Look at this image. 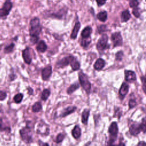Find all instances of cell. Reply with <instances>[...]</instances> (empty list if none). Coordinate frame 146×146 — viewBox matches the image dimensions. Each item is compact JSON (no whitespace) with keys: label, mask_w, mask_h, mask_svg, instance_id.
Masks as SVG:
<instances>
[{"label":"cell","mask_w":146,"mask_h":146,"mask_svg":"<svg viewBox=\"0 0 146 146\" xmlns=\"http://www.w3.org/2000/svg\"><path fill=\"white\" fill-rule=\"evenodd\" d=\"M32 122L27 121L26 122V127H23L19 131V134L22 140L26 143H30L33 141L32 137Z\"/></svg>","instance_id":"6da1fadb"},{"label":"cell","mask_w":146,"mask_h":146,"mask_svg":"<svg viewBox=\"0 0 146 146\" xmlns=\"http://www.w3.org/2000/svg\"><path fill=\"white\" fill-rule=\"evenodd\" d=\"M30 25V28L29 30L30 36L39 37V35L42 31V26L40 24L39 19L37 17H34L31 20Z\"/></svg>","instance_id":"7a4b0ae2"},{"label":"cell","mask_w":146,"mask_h":146,"mask_svg":"<svg viewBox=\"0 0 146 146\" xmlns=\"http://www.w3.org/2000/svg\"><path fill=\"white\" fill-rule=\"evenodd\" d=\"M13 8V2L11 0H5L0 8V19L5 20L9 15Z\"/></svg>","instance_id":"3957f363"},{"label":"cell","mask_w":146,"mask_h":146,"mask_svg":"<svg viewBox=\"0 0 146 146\" xmlns=\"http://www.w3.org/2000/svg\"><path fill=\"white\" fill-rule=\"evenodd\" d=\"M79 80L80 84L82 88L85 90L86 93L88 95L90 93L91 91V85L88 80V79L87 76V75L83 73L82 71H80L79 72Z\"/></svg>","instance_id":"277c9868"},{"label":"cell","mask_w":146,"mask_h":146,"mask_svg":"<svg viewBox=\"0 0 146 146\" xmlns=\"http://www.w3.org/2000/svg\"><path fill=\"white\" fill-rule=\"evenodd\" d=\"M108 132L110 135L109 139L115 141L119 133V128L116 121H112L110 124L108 129Z\"/></svg>","instance_id":"5b68a950"},{"label":"cell","mask_w":146,"mask_h":146,"mask_svg":"<svg viewBox=\"0 0 146 146\" xmlns=\"http://www.w3.org/2000/svg\"><path fill=\"white\" fill-rule=\"evenodd\" d=\"M108 37L107 34H103L99 38L96 44V48L99 51H103L107 48L108 46Z\"/></svg>","instance_id":"8992f818"},{"label":"cell","mask_w":146,"mask_h":146,"mask_svg":"<svg viewBox=\"0 0 146 146\" xmlns=\"http://www.w3.org/2000/svg\"><path fill=\"white\" fill-rule=\"evenodd\" d=\"M111 38L114 47L122 46L123 39L120 32H116L113 33L111 35Z\"/></svg>","instance_id":"52a82bcc"},{"label":"cell","mask_w":146,"mask_h":146,"mask_svg":"<svg viewBox=\"0 0 146 146\" xmlns=\"http://www.w3.org/2000/svg\"><path fill=\"white\" fill-rule=\"evenodd\" d=\"M141 132L140 123H132L129 127V132L133 136H137Z\"/></svg>","instance_id":"ba28073f"},{"label":"cell","mask_w":146,"mask_h":146,"mask_svg":"<svg viewBox=\"0 0 146 146\" xmlns=\"http://www.w3.org/2000/svg\"><path fill=\"white\" fill-rule=\"evenodd\" d=\"M22 58L24 62L27 64H30L32 61V56L31 55V50L30 47H27L22 51Z\"/></svg>","instance_id":"9c48e42d"},{"label":"cell","mask_w":146,"mask_h":146,"mask_svg":"<svg viewBox=\"0 0 146 146\" xmlns=\"http://www.w3.org/2000/svg\"><path fill=\"white\" fill-rule=\"evenodd\" d=\"M128 91H129L128 84H127L125 82H123L121 84V87L119 91V98L121 100L124 99V98H125V96L128 92Z\"/></svg>","instance_id":"30bf717a"},{"label":"cell","mask_w":146,"mask_h":146,"mask_svg":"<svg viewBox=\"0 0 146 146\" xmlns=\"http://www.w3.org/2000/svg\"><path fill=\"white\" fill-rule=\"evenodd\" d=\"M77 107L76 106H68L67 107H66L65 108H64L62 112H60V114L59 115V117H64L69 115H70L71 113L74 112L76 110Z\"/></svg>","instance_id":"8fae6325"},{"label":"cell","mask_w":146,"mask_h":146,"mask_svg":"<svg viewBox=\"0 0 146 146\" xmlns=\"http://www.w3.org/2000/svg\"><path fill=\"white\" fill-rule=\"evenodd\" d=\"M52 74V67L48 66L42 70V78L44 81L48 80Z\"/></svg>","instance_id":"7c38bea8"},{"label":"cell","mask_w":146,"mask_h":146,"mask_svg":"<svg viewBox=\"0 0 146 146\" xmlns=\"http://www.w3.org/2000/svg\"><path fill=\"white\" fill-rule=\"evenodd\" d=\"M74 57V56H68L64 57L57 62L56 66L58 67H63L67 66L68 64H70Z\"/></svg>","instance_id":"4fadbf2b"},{"label":"cell","mask_w":146,"mask_h":146,"mask_svg":"<svg viewBox=\"0 0 146 146\" xmlns=\"http://www.w3.org/2000/svg\"><path fill=\"white\" fill-rule=\"evenodd\" d=\"M125 79L129 82H134L136 80V74L131 70H125Z\"/></svg>","instance_id":"5bb4252c"},{"label":"cell","mask_w":146,"mask_h":146,"mask_svg":"<svg viewBox=\"0 0 146 146\" xmlns=\"http://www.w3.org/2000/svg\"><path fill=\"white\" fill-rule=\"evenodd\" d=\"M90 110L89 109H84L81 114V121L84 125H87L88 118L90 116Z\"/></svg>","instance_id":"9a60e30c"},{"label":"cell","mask_w":146,"mask_h":146,"mask_svg":"<svg viewBox=\"0 0 146 146\" xmlns=\"http://www.w3.org/2000/svg\"><path fill=\"white\" fill-rule=\"evenodd\" d=\"M80 23L79 22H76L70 35V37L71 39H75L76 38L77 35L80 30Z\"/></svg>","instance_id":"2e32d148"},{"label":"cell","mask_w":146,"mask_h":146,"mask_svg":"<svg viewBox=\"0 0 146 146\" xmlns=\"http://www.w3.org/2000/svg\"><path fill=\"white\" fill-rule=\"evenodd\" d=\"M105 61L102 58L98 59L94 64V68L96 70H100L105 66Z\"/></svg>","instance_id":"e0dca14e"},{"label":"cell","mask_w":146,"mask_h":146,"mask_svg":"<svg viewBox=\"0 0 146 146\" xmlns=\"http://www.w3.org/2000/svg\"><path fill=\"white\" fill-rule=\"evenodd\" d=\"M71 135L72 137L75 139H79L81 136V129L79 125H76L74 126L71 131Z\"/></svg>","instance_id":"ac0fdd59"},{"label":"cell","mask_w":146,"mask_h":146,"mask_svg":"<svg viewBox=\"0 0 146 146\" xmlns=\"http://www.w3.org/2000/svg\"><path fill=\"white\" fill-rule=\"evenodd\" d=\"M92 33V28L90 26L86 27L81 33V36L82 38H88L90 37Z\"/></svg>","instance_id":"d6986e66"},{"label":"cell","mask_w":146,"mask_h":146,"mask_svg":"<svg viewBox=\"0 0 146 146\" xmlns=\"http://www.w3.org/2000/svg\"><path fill=\"white\" fill-rule=\"evenodd\" d=\"M47 46L44 40H40L36 47V49L38 52H44L47 50Z\"/></svg>","instance_id":"ffe728a7"},{"label":"cell","mask_w":146,"mask_h":146,"mask_svg":"<svg viewBox=\"0 0 146 146\" xmlns=\"http://www.w3.org/2000/svg\"><path fill=\"white\" fill-rule=\"evenodd\" d=\"M131 14L128 10H125L121 13V22H126L131 18Z\"/></svg>","instance_id":"44dd1931"},{"label":"cell","mask_w":146,"mask_h":146,"mask_svg":"<svg viewBox=\"0 0 146 146\" xmlns=\"http://www.w3.org/2000/svg\"><path fill=\"white\" fill-rule=\"evenodd\" d=\"M15 44L14 43H10L9 44L6 45L3 48V52L5 54H10L13 52L15 49Z\"/></svg>","instance_id":"7402d4cb"},{"label":"cell","mask_w":146,"mask_h":146,"mask_svg":"<svg viewBox=\"0 0 146 146\" xmlns=\"http://www.w3.org/2000/svg\"><path fill=\"white\" fill-rule=\"evenodd\" d=\"M70 64L71 65L72 70L74 71L78 70L80 68V63L78 62V60L75 57H74V58L71 60Z\"/></svg>","instance_id":"603a6c76"},{"label":"cell","mask_w":146,"mask_h":146,"mask_svg":"<svg viewBox=\"0 0 146 146\" xmlns=\"http://www.w3.org/2000/svg\"><path fill=\"white\" fill-rule=\"evenodd\" d=\"M79 88V84L78 83H75L71 84L67 90V94L68 95L71 94L74 92H75L76 90Z\"/></svg>","instance_id":"cb8c5ba5"},{"label":"cell","mask_w":146,"mask_h":146,"mask_svg":"<svg viewBox=\"0 0 146 146\" xmlns=\"http://www.w3.org/2000/svg\"><path fill=\"white\" fill-rule=\"evenodd\" d=\"M50 91L48 88L44 89L42 92L40 98L43 101H46L50 95Z\"/></svg>","instance_id":"d4e9b609"},{"label":"cell","mask_w":146,"mask_h":146,"mask_svg":"<svg viewBox=\"0 0 146 146\" xmlns=\"http://www.w3.org/2000/svg\"><path fill=\"white\" fill-rule=\"evenodd\" d=\"M42 110V105L40 102H35L32 106V111L33 112H38Z\"/></svg>","instance_id":"484cf974"},{"label":"cell","mask_w":146,"mask_h":146,"mask_svg":"<svg viewBox=\"0 0 146 146\" xmlns=\"http://www.w3.org/2000/svg\"><path fill=\"white\" fill-rule=\"evenodd\" d=\"M97 18L101 22H105L107 18V13L106 11H101L96 15Z\"/></svg>","instance_id":"4316f807"},{"label":"cell","mask_w":146,"mask_h":146,"mask_svg":"<svg viewBox=\"0 0 146 146\" xmlns=\"http://www.w3.org/2000/svg\"><path fill=\"white\" fill-rule=\"evenodd\" d=\"M91 42V39L90 37L88 38H83L80 42V45L83 47L86 48L90 44Z\"/></svg>","instance_id":"83f0119b"},{"label":"cell","mask_w":146,"mask_h":146,"mask_svg":"<svg viewBox=\"0 0 146 146\" xmlns=\"http://www.w3.org/2000/svg\"><path fill=\"white\" fill-rule=\"evenodd\" d=\"M23 98V95L22 93H18L14 96V100L16 103H20Z\"/></svg>","instance_id":"f1b7e54d"},{"label":"cell","mask_w":146,"mask_h":146,"mask_svg":"<svg viewBox=\"0 0 146 146\" xmlns=\"http://www.w3.org/2000/svg\"><path fill=\"white\" fill-rule=\"evenodd\" d=\"M65 138V135L63 133H59L57 135L55 139V142L56 143H60L63 141L64 139Z\"/></svg>","instance_id":"f546056e"},{"label":"cell","mask_w":146,"mask_h":146,"mask_svg":"<svg viewBox=\"0 0 146 146\" xmlns=\"http://www.w3.org/2000/svg\"><path fill=\"white\" fill-rule=\"evenodd\" d=\"M137 106V102L135 99L131 98L129 100L128 102V107H129V110H131L132 108H133Z\"/></svg>","instance_id":"4dcf8cb0"},{"label":"cell","mask_w":146,"mask_h":146,"mask_svg":"<svg viewBox=\"0 0 146 146\" xmlns=\"http://www.w3.org/2000/svg\"><path fill=\"white\" fill-rule=\"evenodd\" d=\"M9 130L10 131V129L9 127H7L5 124V123H3V120L2 119H0V131H7Z\"/></svg>","instance_id":"1f68e13d"},{"label":"cell","mask_w":146,"mask_h":146,"mask_svg":"<svg viewBox=\"0 0 146 146\" xmlns=\"http://www.w3.org/2000/svg\"><path fill=\"white\" fill-rule=\"evenodd\" d=\"M141 132H143V133H145L146 132V119L145 117H144L141 120V123H140Z\"/></svg>","instance_id":"d6a6232c"},{"label":"cell","mask_w":146,"mask_h":146,"mask_svg":"<svg viewBox=\"0 0 146 146\" xmlns=\"http://www.w3.org/2000/svg\"><path fill=\"white\" fill-rule=\"evenodd\" d=\"M139 5L138 0H131L129 2V5L131 7H136Z\"/></svg>","instance_id":"836d02e7"},{"label":"cell","mask_w":146,"mask_h":146,"mask_svg":"<svg viewBox=\"0 0 146 146\" xmlns=\"http://www.w3.org/2000/svg\"><path fill=\"white\" fill-rule=\"evenodd\" d=\"M132 13L134 15V16L136 18H139L140 16V9L137 7H135L133 10H132Z\"/></svg>","instance_id":"e575fe53"},{"label":"cell","mask_w":146,"mask_h":146,"mask_svg":"<svg viewBox=\"0 0 146 146\" xmlns=\"http://www.w3.org/2000/svg\"><path fill=\"white\" fill-rule=\"evenodd\" d=\"M124 55V54L123 52V51H118L116 54V55H115V59L116 60H121L123 58V56Z\"/></svg>","instance_id":"d590c367"},{"label":"cell","mask_w":146,"mask_h":146,"mask_svg":"<svg viewBox=\"0 0 146 146\" xmlns=\"http://www.w3.org/2000/svg\"><path fill=\"white\" fill-rule=\"evenodd\" d=\"M7 96L6 93L3 91H0V101L3 100Z\"/></svg>","instance_id":"8d00e7d4"},{"label":"cell","mask_w":146,"mask_h":146,"mask_svg":"<svg viewBox=\"0 0 146 146\" xmlns=\"http://www.w3.org/2000/svg\"><path fill=\"white\" fill-rule=\"evenodd\" d=\"M39 40V37H37V36H31L30 37V42L33 44H35L38 42Z\"/></svg>","instance_id":"74e56055"},{"label":"cell","mask_w":146,"mask_h":146,"mask_svg":"<svg viewBox=\"0 0 146 146\" xmlns=\"http://www.w3.org/2000/svg\"><path fill=\"white\" fill-rule=\"evenodd\" d=\"M98 30L99 33H101L104 31L105 30H106V26L104 25H102L101 26L98 27Z\"/></svg>","instance_id":"f35d334b"},{"label":"cell","mask_w":146,"mask_h":146,"mask_svg":"<svg viewBox=\"0 0 146 146\" xmlns=\"http://www.w3.org/2000/svg\"><path fill=\"white\" fill-rule=\"evenodd\" d=\"M141 80L143 83V90L144 93H145V76H141Z\"/></svg>","instance_id":"ab89813d"},{"label":"cell","mask_w":146,"mask_h":146,"mask_svg":"<svg viewBox=\"0 0 146 146\" xmlns=\"http://www.w3.org/2000/svg\"><path fill=\"white\" fill-rule=\"evenodd\" d=\"M96 1L98 6H102L105 4L107 0H96Z\"/></svg>","instance_id":"60d3db41"},{"label":"cell","mask_w":146,"mask_h":146,"mask_svg":"<svg viewBox=\"0 0 146 146\" xmlns=\"http://www.w3.org/2000/svg\"><path fill=\"white\" fill-rule=\"evenodd\" d=\"M16 78H17V76H16V75L15 74H13V73L10 74V75H9V79H10V81H13Z\"/></svg>","instance_id":"b9f144b4"},{"label":"cell","mask_w":146,"mask_h":146,"mask_svg":"<svg viewBox=\"0 0 146 146\" xmlns=\"http://www.w3.org/2000/svg\"><path fill=\"white\" fill-rule=\"evenodd\" d=\"M136 146H146V143L144 141H139Z\"/></svg>","instance_id":"7bdbcfd3"},{"label":"cell","mask_w":146,"mask_h":146,"mask_svg":"<svg viewBox=\"0 0 146 146\" xmlns=\"http://www.w3.org/2000/svg\"><path fill=\"white\" fill-rule=\"evenodd\" d=\"M39 143H40V146H49L47 143H42V141H40V140H39Z\"/></svg>","instance_id":"ee69618b"},{"label":"cell","mask_w":146,"mask_h":146,"mask_svg":"<svg viewBox=\"0 0 146 146\" xmlns=\"http://www.w3.org/2000/svg\"><path fill=\"white\" fill-rule=\"evenodd\" d=\"M27 90H28V94H29V95L33 94V88H31V87H28Z\"/></svg>","instance_id":"f6af8a7d"},{"label":"cell","mask_w":146,"mask_h":146,"mask_svg":"<svg viewBox=\"0 0 146 146\" xmlns=\"http://www.w3.org/2000/svg\"><path fill=\"white\" fill-rule=\"evenodd\" d=\"M113 146H125V143H124L123 142H120L117 144H115V145L114 144Z\"/></svg>","instance_id":"bcb514c9"}]
</instances>
